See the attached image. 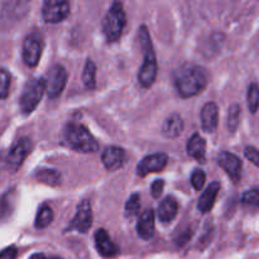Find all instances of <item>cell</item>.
I'll list each match as a JSON object with an SVG mask.
<instances>
[{
	"label": "cell",
	"instance_id": "obj_1",
	"mask_svg": "<svg viewBox=\"0 0 259 259\" xmlns=\"http://www.w3.org/2000/svg\"><path fill=\"white\" fill-rule=\"evenodd\" d=\"M207 82H209V76L205 68L190 63L181 66L175 73L177 91L184 98H191L201 93L207 86Z\"/></svg>",
	"mask_w": 259,
	"mask_h": 259
},
{
	"label": "cell",
	"instance_id": "obj_2",
	"mask_svg": "<svg viewBox=\"0 0 259 259\" xmlns=\"http://www.w3.org/2000/svg\"><path fill=\"white\" fill-rule=\"evenodd\" d=\"M139 42H141L142 50L144 52V61L141 70L138 73V81L143 88H151L154 83L158 72V66H157L156 53H154L153 46H152L151 35L146 25H142L138 32Z\"/></svg>",
	"mask_w": 259,
	"mask_h": 259
},
{
	"label": "cell",
	"instance_id": "obj_3",
	"mask_svg": "<svg viewBox=\"0 0 259 259\" xmlns=\"http://www.w3.org/2000/svg\"><path fill=\"white\" fill-rule=\"evenodd\" d=\"M65 139L68 146L75 151L82 153H95L99 151L96 139L85 126L80 124H68L65 128Z\"/></svg>",
	"mask_w": 259,
	"mask_h": 259
},
{
	"label": "cell",
	"instance_id": "obj_4",
	"mask_svg": "<svg viewBox=\"0 0 259 259\" xmlns=\"http://www.w3.org/2000/svg\"><path fill=\"white\" fill-rule=\"evenodd\" d=\"M126 23L125 10L120 2H114L103 20V32L108 42H115L120 38Z\"/></svg>",
	"mask_w": 259,
	"mask_h": 259
},
{
	"label": "cell",
	"instance_id": "obj_5",
	"mask_svg": "<svg viewBox=\"0 0 259 259\" xmlns=\"http://www.w3.org/2000/svg\"><path fill=\"white\" fill-rule=\"evenodd\" d=\"M46 93V81L43 78H33L24 86L20 96V110L23 114H30L42 100Z\"/></svg>",
	"mask_w": 259,
	"mask_h": 259
},
{
	"label": "cell",
	"instance_id": "obj_6",
	"mask_svg": "<svg viewBox=\"0 0 259 259\" xmlns=\"http://www.w3.org/2000/svg\"><path fill=\"white\" fill-rule=\"evenodd\" d=\"M70 14L68 0H43L42 15L47 23H60Z\"/></svg>",
	"mask_w": 259,
	"mask_h": 259
},
{
	"label": "cell",
	"instance_id": "obj_7",
	"mask_svg": "<svg viewBox=\"0 0 259 259\" xmlns=\"http://www.w3.org/2000/svg\"><path fill=\"white\" fill-rule=\"evenodd\" d=\"M67 82V72L65 67L61 65L53 66L48 73L47 81H46V93L48 98L56 99L62 94Z\"/></svg>",
	"mask_w": 259,
	"mask_h": 259
},
{
	"label": "cell",
	"instance_id": "obj_8",
	"mask_svg": "<svg viewBox=\"0 0 259 259\" xmlns=\"http://www.w3.org/2000/svg\"><path fill=\"white\" fill-rule=\"evenodd\" d=\"M22 55L27 66L35 67L38 65L40 55H42V40L38 38V35L32 34L25 38L23 43Z\"/></svg>",
	"mask_w": 259,
	"mask_h": 259
},
{
	"label": "cell",
	"instance_id": "obj_9",
	"mask_svg": "<svg viewBox=\"0 0 259 259\" xmlns=\"http://www.w3.org/2000/svg\"><path fill=\"white\" fill-rule=\"evenodd\" d=\"M93 225V209L89 200H83L77 206L75 218L71 223V229H75L80 233H86Z\"/></svg>",
	"mask_w": 259,
	"mask_h": 259
},
{
	"label": "cell",
	"instance_id": "obj_10",
	"mask_svg": "<svg viewBox=\"0 0 259 259\" xmlns=\"http://www.w3.org/2000/svg\"><path fill=\"white\" fill-rule=\"evenodd\" d=\"M30 149H32V142L28 138H20L14 146L10 148L9 154H8V166L12 169H17L22 166L24 162L25 157L29 154Z\"/></svg>",
	"mask_w": 259,
	"mask_h": 259
},
{
	"label": "cell",
	"instance_id": "obj_11",
	"mask_svg": "<svg viewBox=\"0 0 259 259\" xmlns=\"http://www.w3.org/2000/svg\"><path fill=\"white\" fill-rule=\"evenodd\" d=\"M218 163L229 175V177L233 180L234 184H238L240 181V177H242V161L235 154L229 153V152H223L218 157Z\"/></svg>",
	"mask_w": 259,
	"mask_h": 259
},
{
	"label": "cell",
	"instance_id": "obj_12",
	"mask_svg": "<svg viewBox=\"0 0 259 259\" xmlns=\"http://www.w3.org/2000/svg\"><path fill=\"white\" fill-rule=\"evenodd\" d=\"M168 157L164 153H154L144 157L137 167V174L139 176H146L152 172H159L167 166Z\"/></svg>",
	"mask_w": 259,
	"mask_h": 259
},
{
	"label": "cell",
	"instance_id": "obj_13",
	"mask_svg": "<svg viewBox=\"0 0 259 259\" xmlns=\"http://www.w3.org/2000/svg\"><path fill=\"white\" fill-rule=\"evenodd\" d=\"M101 159H103L104 167L108 171L114 172L123 167L124 162H125V152L120 147L110 146L105 148V151L103 152Z\"/></svg>",
	"mask_w": 259,
	"mask_h": 259
},
{
	"label": "cell",
	"instance_id": "obj_14",
	"mask_svg": "<svg viewBox=\"0 0 259 259\" xmlns=\"http://www.w3.org/2000/svg\"><path fill=\"white\" fill-rule=\"evenodd\" d=\"M95 244L98 252L100 253L104 258L115 257L119 252L118 247L114 244L110 235H109L104 229H99L98 232L95 233Z\"/></svg>",
	"mask_w": 259,
	"mask_h": 259
},
{
	"label": "cell",
	"instance_id": "obj_15",
	"mask_svg": "<svg viewBox=\"0 0 259 259\" xmlns=\"http://www.w3.org/2000/svg\"><path fill=\"white\" fill-rule=\"evenodd\" d=\"M219 123V109L215 103L205 104L201 110V125L207 133H211L217 129Z\"/></svg>",
	"mask_w": 259,
	"mask_h": 259
},
{
	"label": "cell",
	"instance_id": "obj_16",
	"mask_svg": "<svg viewBox=\"0 0 259 259\" xmlns=\"http://www.w3.org/2000/svg\"><path fill=\"white\" fill-rule=\"evenodd\" d=\"M137 233L144 240H148L154 234V212L153 210H146L139 217L137 223Z\"/></svg>",
	"mask_w": 259,
	"mask_h": 259
},
{
	"label": "cell",
	"instance_id": "obj_17",
	"mask_svg": "<svg viewBox=\"0 0 259 259\" xmlns=\"http://www.w3.org/2000/svg\"><path fill=\"white\" fill-rule=\"evenodd\" d=\"M219 191H220L219 182H212V184L205 190L204 194H202L201 197L199 199V204H197V209H199L200 212L206 214V212H209L210 210L212 209Z\"/></svg>",
	"mask_w": 259,
	"mask_h": 259
},
{
	"label": "cell",
	"instance_id": "obj_18",
	"mask_svg": "<svg viewBox=\"0 0 259 259\" xmlns=\"http://www.w3.org/2000/svg\"><path fill=\"white\" fill-rule=\"evenodd\" d=\"M187 153L192 158L204 162L206 154V142L200 134H194L187 142Z\"/></svg>",
	"mask_w": 259,
	"mask_h": 259
},
{
	"label": "cell",
	"instance_id": "obj_19",
	"mask_svg": "<svg viewBox=\"0 0 259 259\" xmlns=\"http://www.w3.org/2000/svg\"><path fill=\"white\" fill-rule=\"evenodd\" d=\"M179 211V205L174 197H166L163 201L159 204L158 207V218L162 223H171L176 218Z\"/></svg>",
	"mask_w": 259,
	"mask_h": 259
},
{
	"label": "cell",
	"instance_id": "obj_20",
	"mask_svg": "<svg viewBox=\"0 0 259 259\" xmlns=\"http://www.w3.org/2000/svg\"><path fill=\"white\" fill-rule=\"evenodd\" d=\"M184 131V120L179 114L168 116L163 124V134L167 138H177Z\"/></svg>",
	"mask_w": 259,
	"mask_h": 259
},
{
	"label": "cell",
	"instance_id": "obj_21",
	"mask_svg": "<svg viewBox=\"0 0 259 259\" xmlns=\"http://www.w3.org/2000/svg\"><path fill=\"white\" fill-rule=\"evenodd\" d=\"M25 7H27V0H9V2H7L4 10H3V17L17 18L19 13L22 14L25 12Z\"/></svg>",
	"mask_w": 259,
	"mask_h": 259
},
{
	"label": "cell",
	"instance_id": "obj_22",
	"mask_svg": "<svg viewBox=\"0 0 259 259\" xmlns=\"http://www.w3.org/2000/svg\"><path fill=\"white\" fill-rule=\"evenodd\" d=\"M35 179L48 186H57L60 185L61 175L56 169H39L35 172Z\"/></svg>",
	"mask_w": 259,
	"mask_h": 259
},
{
	"label": "cell",
	"instance_id": "obj_23",
	"mask_svg": "<svg viewBox=\"0 0 259 259\" xmlns=\"http://www.w3.org/2000/svg\"><path fill=\"white\" fill-rule=\"evenodd\" d=\"M95 76H96L95 63H94L91 60H88L85 63V67H83L82 81H83V85H85L86 89H89V90H94V89L96 88Z\"/></svg>",
	"mask_w": 259,
	"mask_h": 259
},
{
	"label": "cell",
	"instance_id": "obj_24",
	"mask_svg": "<svg viewBox=\"0 0 259 259\" xmlns=\"http://www.w3.org/2000/svg\"><path fill=\"white\" fill-rule=\"evenodd\" d=\"M53 220V211L50 206L45 205L39 209L38 211L37 218H35V228L38 229H43V228H47L48 225L52 223Z\"/></svg>",
	"mask_w": 259,
	"mask_h": 259
},
{
	"label": "cell",
	"instance_id": "obj_25",
	"mask_svg": "<svg viewBox=\"0 0 259 259\" xmlns=\"http://www.w3.org/2000/svg\"><path fill=\"white\" fill-rule=\"evenodd\" d=\"M248 108L252 114H255L259 109V85L252 83L248 89Z\"/></svg>",
	"mask_w": 259,
	"mask_h": 259
},
{
	"label": "cell",
	"instance_id": "obj_26",
	"mask_svg": "<svg viewBox=\"0 0 259 259\" xmlns=\"http://www.w3.org/2000/svg\"><path fill=\"white\" fill-rule=\"evenodd\" d=\"M240 121V106L238 104H233L228 111V128L230 132H235L239 126Z\"/></svg>",
	"mask_w": 259,
	"mask_h": 259
},
{
	"label": "cell",
	"instance_id": "obj_27",
	"mask_svg": "<svg viewBox=\"0 0 259 259\" xmlns=\"http://www.w3.org/2000/svg\"><path fill=\"white\" fill-rule=\"evenodd\" d=\"M141 210V196L139 194H133L128 199L125 204V215L126 217H134Z\"/></svg>",
	"mask_w": 259,
	"mask_h": 259
},
{
	"label": "cell",
	"instance_id": "obj_28",
	"mask_svg": "<svg viewBox=\"0 0 259 259\" xmlns=\"http://www.w3.org/2000/svg\"><path fill=\"white\" fill-rule=\"evenodd\" d=\"M10 75L5 70L0 68V100L5 99L9 94Z\"/></svg>",
	"mask_w": 259,
	"mask_h": 259
},
{
	"label": "cell",
	"instance_id": "obj_29",
	"mask_svg": "<svg viewBox=\"0 0 259 259\" xmlns=\"http://www.w3.org/2000/svg\"><path fill=\"white\" fill-rule=\"evenodd\" d=\"M243 204L249 206H259V189H252L245 192L242 197Z\"/></svg>",
	"mask_w": 259,
	"mask_h": 259
},
{
	"label": "cell",
	"instance_id": "obj_30",
	"mask_svg": "<svg viewBox=\"0 0 259 259\" xmlns=\"http://www.w3.org/2000/svg\"><path fill=\"white\" fill-rule=\"evenodd\" d=\"M205 181H206V175H205V172L202 169H195L191 176V184L194 186V189L200 191L204 187Z\"/></svg>",
	"mask_w": 259,
	"mask_h": 259
},
{
	"label": "cell",
	"instance_id": "obj_31",
	"mask_svg": "<svg viewBox=\"0 0 259 259\" xmlns=\"http://www.w3.org/2000/svg\"><path fill=\"white\" fill-rule=\"evenodd\" d=\"M244 154L248 158V161H250L253 164H255V166L259 167V151L255 148V147H252V146L245 147Z\"/></svg>",
	"mask_w": 259,
	"mask_h": 259
},
{
	"label": "cell",
	"instance_id": "obj_32",
	"mask_svg": "<svg viewBox=\"0 0 259 259\" xmlns=\"http://www.w3.org/2000/svg\"><path fill=\"white\" fill-rule=\"evenodd\" d=\"M163 187H164L163 180H157L156 182H153V185H152V195H153V197L158 199V197L161 196L162 191H163Z\"/></svg>",
	"mask_w": 259,
	"mask_h": 259
},
{
	"label": "cell",
	"instance_id": "obj_33",
	"mask_svg": "<svg viewBox=\"0 0 259 259\" xmlns=\"http://www.w3.org/2000/svg\"><path fill=\"white\" fill-rule=\"evenodd\" d=\"M17 258V249L15 247L5 248L0 252V259H15Z\"/></svg>",
	"mask_w": 259,
	"mask_h": 259
},
{
	"label": "cell",
	"instance_id": "obj_34",
	"mask_svg": "<svg viewBox=\"0 0 259 259\" xmlns=\"http://www.w3.org/2000/svg\"><path fill=\"white\" fill-rule=\"evenodd\" d=\"M29 259H47V258H46V255L42 254V253H37V254H33Z\"/></svg>",
	"mask_w": 259,
	"mask_h": 259
},
{
	"label": "cell",
	"instance_id": "obj_35",
	"mask_svg": "<svg viewBox=\"0 0 259 259\" xmlns=\"http://www.w3.org/2000/svg\"><path fill=\"white\" fill-rule=\"evenodd\" d=\"M50 259H60V258H50Z\"/></svg>",
	"mask_w": 259,
	"mask_h": 259
}]
</instances>
